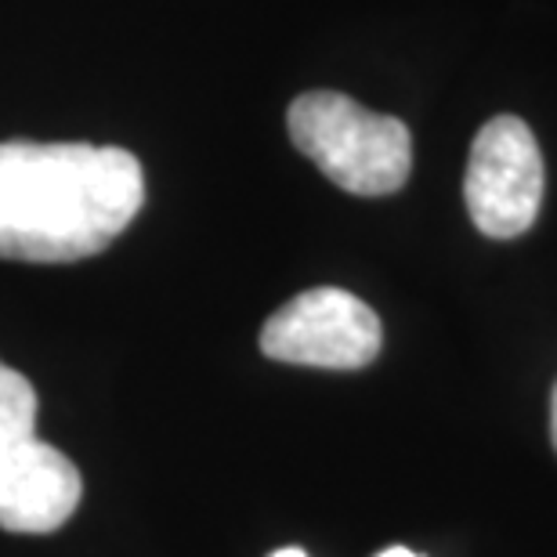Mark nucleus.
<instances>
[{
    "instance_id": "nucleus-1",
    "label": "nucleus",
    "mask_w": 557,
    "mask_h": 557,
    "mask_svg": "<svg viewBox=\"0 0 557 557\" xmlns=\"http://www.w3.org/2000/svg\"><path fill=\"white\" fill-rule=\"evenodd\" d=\"M145 203L135 152L87 141H0V258L70 264L102 253Z\"/></svg>"
},
{
    "instance_id": "nucleus-2",
    "label": "nucleus",
    "mask_w": 557,
    "mask_h": 557,
    "mask_svg": "<svg viewBox=\"0 0 557 557\" xmlns=\"http://www.w3.org/2000/svg\"><path fill=\"white\" fill-rule=\"evenodd\" d=\"M289 138L351 196H392L413 171V135L398 116L370 113L341 91H308L286 113Z\"/></svg>"
},
{
    "instance_id": "nucleus-3",
    "label": "nucleus",
    "mask_w": 557,
    "mask_h": 557,
    "mask_svg": "<svg viewBox=\"0 0 557 557\" xmlns=\"http://www.w3.org/2000/svg\"><path fill=\"white\" fill-rule=\"evenodd\" d=\"M84 478L54 445L37 438V392L0 362V529L44 536L81 507Z\"/></svg>"
},
{
    "instance_id": "nucleus-4",
    "label": "nucleus",
    "mask_w": 557,
    "mask_h": 557,
    "mask_svg": "<svg viewBox=\"0 0 557 557\" xmlns=\"http://www.w3.org/2000/svg\"><path fill=\"white\" fill-rule=\"evenodd\" d=\"M474 228L488 239H515L536 225L543 203V152L518 116H493L474 135L463 174Z\"/></svg>"
},
{
    "instance_id": "nucleus-5",
    "label": "nucleus",
    "mask_w": 557,
    "mask_h": 557,
    "mask_svg": "<svg viewBox=\"0 0 557 557\" xmlns=\"http://www.w3.org/2000/svg\"><path fill=\"white\" fill-rule=\"evenodd\" d=\"M381 344L376 311L337 286L305 289L261 330V351L269 359L315 370H362L381 355Z\"/></svg>"
},
{
    "instance_id": "nucleus-6",
    "label": "nucleus",
    "mask_w": 557,
    "mask_h": 557,
    "mask_svg": "<svg viewBox=\"0 0 557 557\" xmlns=\"http://www.w3.org/2000/svg\"><path fill=\"white\" fill-rule=\"evenodd\" d=\"M550 438H554V449H557V384H554V395H550Z\"/></svg>"
},
{
    "instance_id": "nucleus-7",
    "label": "nucleus",
    "mask_w": 557,
    "mask_h": 557,
    "mask_svg": "<svg viewBox=\"0 0 557 557\" xmlns=\"http://www.w3.org/2000/svg\"><path fill=\"white\" fill-rule=\"evenodd\" d=\"M376 557H420V554H413V550H406V547H387V550H381Z\"/></svg>"
},
{
    "instance_id": "nucleus-8",
    "label": "nucleus",
    "mask_w": 557,
    "mask_h": 557,
    "mask_svg": "<svg viewBox=\"0 0 557 557\" xmlns=\"http://www.w3.org/2000/svg\"><path fill=\"white\" fill-rule=\"evenodd\" d=\"M272 557H308V554L300 550V547H286V550H275Z\"/></svg>"
}]
</instances>
